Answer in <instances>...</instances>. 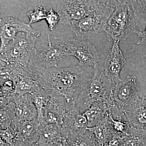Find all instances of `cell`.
<instances>
[{"mask_svg": "<svg viewBox=\"0 0 146 146\" xmlns=\"http://www.w3.org/2000/svg\"><path fill=\"white\" fill-rule=\"evenodd\" d=\"M29 69L49 97L64 105L68 112L75 107L77 100L88 87L94 72L92 67L78 65L44 68L30 63Z\"/></svg>", "mask_w": 146, "mask_h": 146, "instance_id": "cell-1", "label": "cell"}, {"mask_svg": "<svg viewBox=\"0 0 146 146\" xmlns=\"http://www.w3.org/2000/svg\"><path fill=\"white\" fill-rule=\"evenodd\" d=\"M143 16V1H119L104 31L113 41H124L136 30L138 21Z\"/></svg>", "mask_w": 146, "mask_h": 146, "instance_id": "cell-2", "label": "cell"}, {"mask_svg": "<svg viewBox=\"0 0 146 146\" xmlns=\"http://www.w3.org/2000/svg\"><path fill=\"white\" fill-rule=\"evenodd\" d=\"M41 32L35 30L18 33L15 39L1 52V69H29L32 58L36 54L35 43Z\"/></svg>", "mask_w": 146, "mask_h": 146, "instance_id": "cell-3", "label": "cell"}, {"mask_svg": "<svg viewBox=\"0 0 146 146\" xmlns=\"http://www.w3.org/2000/svg\"><path fill=\"white\" fill-rule=\"evenodd\" d=\"M93 76L88 87L78 97L75 107L83 114L93 104L103 103L113 106L112 94L115 85L105 76L102 66H94Z\"/></svg>", "mask_w": 146, "mask_h": 146, "instance_id": "cell-4", "label": "cell"}, {"mask_svg": "<svg viewBox=\"0 0 146 146\" xmlns=\"http://www.w3.org/2000/svg\"><path fill=\"white\" fill-rule=\"evenodd\" d=\"M119 1H109L108 4L100 9L79 20L70 24L76 37L85 38L104 31L105 27Z\"/></svg>", "mask_w": 146, "mask_h": 146, "instance_id": "cell-5", "label": "cell"}, {"mask_svg": "<svg viewBox=\"0 0 146 146\" xmlns=\"http://www.w3.org/2000/svg\"><path fill=\"white\" fill-rule=\"evenodd\" d=\"M109 1H60L57 5V12L60 23L70 25L93 14L107 5Z\"/></svg>", "mask_w": 146, "mask_h": 146, "instance_id": "cell-6", "label": "cell"}, {"mask_svg": "<svg viewBox=\"0 0 146 146\" xmlns=\"http://www.w3.org/2000/svg\"><path fill=\"white\" fill-rule=\"evenodd\" d=\"M67 56L77 58L78 65L94 68L98 65L100 54L96 47L85 38L76 37L61 43Z\"/></svg>", "mask_w": 146, "mask_h": 146, "instance_id": "cell-7", "label": "cell"}, {"mask_svg": "<svg viewBox=\"0 0 146 146\" xmlns=\"http://www.w3.org/2000/svg\"><path fill=\"white\" fill-rule=\"evenodd\" d=\"M138 97L137 78L134 75L127 76L114 88L112 94L113 106L117 108L123 112L124 108Z\"/></svg>", "mask_w": 146, "mask_h": 146, "instance_id": "cell-8", "label": "cell"}, {"mask_svg": "<svg viewBox=\"0 0 146 146\" xmlns=\"http://www.w3.org/2000/svg\"><path fill=\"white\" fill-rule=\"evenodd\" d=\"M119 41H114L112 48L102 66L105 76L115 86L122 80L120 72L126 63V60L119 47Z\"/></svg>", "mask_w": 146, "mask_h": 146, "instance_id": "cell-9", "label": "cell"}, {"mask_svg": "<svg viewBox=\"0 0 146 146\" xmlns=\"http://www.w3.org/2000/svg\"><path fill=\"white\" fill-rule=\"evenodd\" d=\"M47 46L43 45L36 50L30 63L44 68L58 66V63L67 56L61 43L54 44L50 35L48 36Z\"/></svg>", "mask_w": 146, "mask_h": 146, "instance_id": "cell-10", "label": "cell"}, {"mask_svg": "<svg viewBox=\"0 0 146 146\" xmlns=\"http://www.w3.org/2000/svg\"><path fill=\"white\" fill-rule=\"evenodd\" d=\"M34 30L30 25L24 23L19 18L10 16L1 18L0 20V52L3 50L11 41L16 39L18 33H28Z\"/></svg>", "mask_w": 146, "mask_h": 146, "instance_id": "cell-11", "label": "cell"}, {"mask_svg": "<svg viewBox=\"0 0 146 146\" xmlns=\"http://www.w3.org/2000/svg\"><path fill=\"white\" fill-rule=\"evenodd\" d=\"M45 127L36 119L20 122L17 124V133L14 146H26L37 144Z\"/></svg>", "mask_w": 146, "mask_h": 146, "instance_id": "cell-12", "label": "cell"}, {"mask_svg": "<svg viewBox=\"0 0 146 146\" xmlns=\"http://www.w3.org/2000/svg\"><path fill=\"white\" fill-rule=\"evenodd\" d=\"M123 112L125 118L132 127L146 130V97H138L124 108Z\"/></svg>", "mask_w": 146, "mask_h": 146, "instance_id": "cell-13", "label": "cell"}, {"mask_svg": "<svg viewBox=\"0 0 146 146\" xmlns=\"http://www.w3.org/2000/svg\"><path fill=\"white\" fill-rule=\"evenodd\" d=\"M7 70L14 80L16 93L18 96L31 94L41 87L29 69Z\"/></svg>", "mask_w": 146, "mask_h": 146, "instance_id": "cell-14", "label": "cell"}, {"mask_svg": "<svg viewBox=\"0 0 146 146\" xmlns=\"http://www.w3.org/2000/svg\"><path fill=\"white\" fill-rule=\"evenodd\" d=\"M61 127L67 138L71 135L84 132L88 129L86 118L75 108L66 113Z\"/></svg>", "mask_w": 146, "mask_h": 146, "instance_id": "cell-15", "label": "cell"}, {"mask_svg": "<svg viewBox=\"0 0 146 146\" xmlns=\"http://www.w3.org/2000/svg\"><path fill=\"white\" fill-rule=\"evenodd\" d=\"M16 103V123L36 119L37 111L33 101L31 94L17 95L14 98Z\"/></svg>", "mask_w": 146, "mask_h": 146, "instance_id": "cell-16", "label": "cell"}, {"mask_svg": "<svg viewBox=\"0 0 146 146\" xmlns=\"http://www.w3.org/2000/svg\"><path fill=\"white\" fill-rule=\"evenodd\" d=\"M15 97H1L0 98V127L1 129L12 127L17 131L16 123Z\"/></svg>", "mask_w": 146, "mask_h": 146, "instance_id": "cell-17", "label": "cell"}, {"mask_svg": "<svg viewBox=\"0 0 146 146\" xmlns=\"http://www.w3.org/2000/svg\"><path fill=\"white\" fill-rule=\"evenodd\" d=\"M68 112L64 105L60 102L49 97L44 110V118L48 124L61 126L66 113Z\"/></svg>", "mask_w": 146, "mask_h": 146, "instance_id": "cell-18", "label": "cell"}, {"mask_svg": "<svg viewBox=\"0 0 146 146\" xmlns=\"http://www.w3.org/2000/svg\"><path fill=\"white\" fill-rule=\"evenodd\" d=\"M110 106L103 103H95L83 113L87 120L88 128L94 127L106 117Z\"/></svg>", "mask_w": 146, "mask_h": 146, "instance_id": "cell-19", "label": "cell"}, {"mask_svg": "<svg viewBox=\"0 0 146 146\" xmlns=\"http://www.w3.org/2000/svg\"><path fill=\"white\" fill-rule=\"evenodd\" d=\"M66 138L61 126L57 124H48L42 130L37 144L39 146H48L55 141Z\"/></svg>", "mask_w": 146, "mask_h": 146, "instance_id": "cell-20", "label": "cell"}, {"mask_svg": "<svg viewBox=\"0 0 146 146\" xmlns=\"http://www.w3.org/2000/svg\"><path fill=\"white\" fill-rule=\"evenodd\" d=\"M94 134L99 146H104L115 136L113 130L106 117L96 126L88 128Z\"/></svg>", "mask_w": 146, "mask_h": 146, "instance_id": "cell-21", "label": "cell"}, {"mask_svg": "<svg viewBox=\"0 0 146 146\" xmlns=\"http://www.w3.org/2000/svg\"><path fill=\"white\" fill-rule=\"evenodd\" d=\"M32 98L37 111L36 120L43 126L47 125L44 118V110L49 96L42 87L31 94Z\"/></svg>", "mask_w": 146, "mask_h": 146, "instance_id": "cell-22", "label": "cell"}, {"mask_svg": "<svg viewBox=\"0 0 146 146\" xmlns=\"http://www.w3.org/2000/svg\"><path fill=\"white\" fill-rule=\"evenodd\" d=\"M1 97H15L16 85L13 78L8 70H1Z\"/></svg>", "mask_w": 146, "mask_h": 146, "instance_id": "cell-23", "label": "cell"}, {"mask_svg": "<svg viewBox=\"0 0 146 146\" xmlns=\"http://www.w3.org/2000/svg\"><path fill=\"white\" fill-rule=\"evenodd\" d=\"M67 139L68 146H99L89 129L82 133L69 136Z\"/></svg>", "mask_w": 146, "mask_h": 146, "instance_id": "cell-24", "label": "cell"}, {"mask_svg": "<svg viewBox=\"0 0 146 146\" xmlns=\"http://www.w3.org/2000/svg\"><path fill=\"white\" fill-rule=\"evenodd\" d=\"M122 146H146V130L132 127L123 138Z\"/></svg>", "mask_w": 146, "mask_h": 146, "instance_id": "cell-25", "label": "cell"}, {"mask_svg": "<svg viewBox=\"0 0 146 146\" xmlns=\"http://www.w3.org/2000/svg\"><path fill=\"white\" fill-rule=\"evenodd\" d=\"M47 11L46 9L41 5L35 7L33 10L27 13L29 19V25L35 23L46 19Z\"/></svg>", "mask_w": 146, "mask_h": 146, "instance_id": "cell-26", "label": "cell"}, {"mask_svg": "<svg viewBox=\"0 0 146 146\" xmlns=\"http://www.w3.org/2000/svg\"><path fill=\"white\" fill-rule=\"evenodd\" d=\"M45 20L50 31H53L56 28L58 23L60 22V15L58 12L55 11L52 9H50L47 11Z\"/></svg>", "mask_w": 146, "mask_h": 146, "instance_id": "cell-27", "label": "cell"}, {"mask_svg": "<svg viewBox=\"0 0 146 146\" xmlns=\"http://www.w3.org/2000/svg\"><path fill=\"white\" fill-rule=\"evenodd\" d=\"M1 139L6 143L14 146V142L18 131L12 127H9L0 131Z\"/></svg>", "mask_w": 146, "mask_h": 146, "instance_id": "cell-28", "label": "cell"}, {"mask_svg": "<svg viewBox=\"0 0 146 146\" xmlns=\"http://www.w3.org/2000/svg\"><path fill=\"white\" fill-rule=\"evenodd\" d=\"M144 6V16L146 18V1H143ZM136 33L139 39L136 42V44L146 45V27L145 31H140L136 30L134 32Z\"/></svg>", "mask_w": 146, "mask_h": 146, "instance_id": "cell-29", "label": "cell"}, {"mask_svg": "<svg viewBox=\"0 0 146 146\" xmlns=\"http://www.w3.org/2000/svg\"><path fill=\"white\" fill-rule=\"evenodd\" d=\"M123 138L114 136L108 141L104 146H122Z\"/></svg>", "mask_w": 146, "mask_h": 146, "instance_id": "cell-30", "label": "cell"}, {"mask_svg": "<svg viewBox=\"0 0 146 146\" xmlns=\"http://www.w3.org/2000/svg\"><path fill=\"white\" fill-rule=\"evenodd\" d=\"M0 146H13L11 145L10 144L6 143L2 139H0Z\"/></svg>", "mask_w": 146, "mask_h": 146, "instance_id": "cell-31", "label": "cell"}, {"mask_svg": "<svg viewBox=\"0 0 146 146\" xmlns=\"http://www.w3.org/2000/svg\"><path fill=\"white\" fill-rule=\"evenodd\" d=\"M26 146H39L37 144H34V145H27Z\"/></svg>", "mask_w": 146, "mask_h": 146, "instance_id": "cell-32", "label": "cell"}]
</instances>
